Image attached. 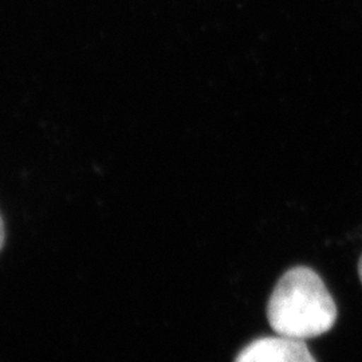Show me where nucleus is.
<instances>
[{
	"label": "nucleus",
	"mask_w": 362,
	"mask_h": 362,
	"mask_svg": "<svg viewBox=\"0 0 362 362\" xmlns=\"http://www.w3.org/2000/svg\"><path fill=\"white\" fill-rule=\"evenodd\" d=\"M235 362H317L303 339L263 337L250 342Z\"/></svg>",
	"instance_id": "2"
},
{
	"label": "nucleus",
	"mask_w": 362,
	"mask_h": 362,
	"mask_svg": "<svg viewBox=\"0 0 362 362\" xmlns=\"http://www.w3.org/2000/svg\"><path fill=\"white\" fill-rule=\"evenodd\" d=\"M4 238H6V233H4V223H3V218L0 215V250L4 246Z\"/></svg>",
	"instance_id": "3"
},
{
	"label": "nucleus",
	"mask_w": 362,
	"mask_h": 362,
	"mask_svg": "<svg viewBox=\"0 0 362 362\" xmlns=\"http://www.w3.org/2000/svg\"><path fill=\"white\" fill-rule=\"evenodd\" d=\"M358 275H360V281H361L362 284V255L361 258H360V262H358Z\"/></svg>",
	"instance_id": "4"
},
{
	"label": "nucleus",
	"mask_w": 362,
	"mask_h": 362,
	"mask_svg": "<svg viewBox=\"0 0 362 362\" xmlns=\"http://www.w3.org/2000/svg\"><path fill=\"white\" fill-rule=\"evenodd\" d=\"M267 320L276 334L305 341L334 326L336 302L317 272L298 266L286 272L274 287Z\"/></svg>",
	"instance_id": "1"
}]
</instances>
